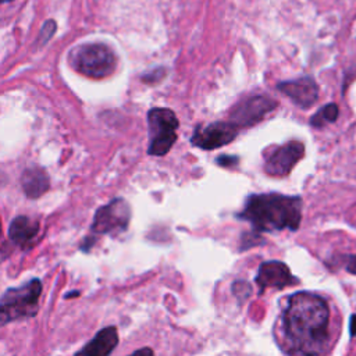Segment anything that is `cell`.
I'll use <instances>...</instances> for the list:
<instances>
[{"instance_id":"21","label":"cell","mask_w":356,"mask_h":356,"mask_svg":"<svg viewBox=\"0 0 356 356\" xmlns=\"http://www.w3.org/2000/svg\"><path fill=\"white\" fill-rule=\"evenodd\" d=\"M78 295H79V292H78V291H74V292H71V293H67L65 296H67V298H72V296H78Z\"/></svg>"},{"instance_id":"12","label":"cell","mask_w":356,"mask_h":356,"mask_svg":"<svg viewBox=\"0 0 356 356\" xmlns=\"http://www.w3.org/2000/svg\"><path fill=\"white\" fill-rule=\"evenodd\" d=\"M118 343V334L115 327H106L100 330L96 337L89 341L76 355H89V356H107L110 355Z\"/></svg>"},{"instance_id":"11","label":"cell","mask_w":356,"mask_h":356,"mask_svg":"<svg viewBox=\"0 0 356 356\" xmlns=\"http://www.w3.org/2000/svg\"><path fill=\"white\" fill-rule=\"evenodd\" d=\"M256 282L260 288V292H263L268 286L282 289L284 286L296 284L298 280L292 275L285 263L278 260H268L260 264Z\"/></svg>"},{"instance_id":"8","label":"cell","mask_w":356,"mask_h":356,"mask_svg":"<svg viewBox=\"0 0 356 356\" xmlns=\"http://www.w3.org/2000/svg\"><path fill=\"white\" fill-rule=\"evenodd\" d=\"M277 107V102L264 95H256L239 102L231 110V122L236 127H249L260 122Z\"/></svg>"},{"instance_id":"17","label":"cell","mask_w":356,"mask_h":356,"mask_svg":"<svg viewBox=\"0 0 356 356\" xmlns=\"http://www.w3.org/2000/svg\"><path fill=\"white\" fill-rule=\"evenodd\" d=\"M164 74H165L164 68H157V70H153V71L149 72V74H145V75L142 76V79H143L145 82H156V81H160V79L164 76Z\"/></svg>"},{"instance_id":"22","label":"cell","mask_w":356,"mask_h":356,"mask_svg":"<svg viewBox=\"0 0 356 356\" xmlns=\"http://www.w3.org/2000/svg\"><path fill=\"white\" fill-rule=\"evenodd\" d=\"M7 1H11V0H0V4H1V3H7Z\"/></svg>"},{"instance_id":"6","label":"cell","mask_w":356,"mask_h":356,"mask_svg":"<svg viewBox=\"0 0 356 356\" xmlns=\"http://www.w3.org/2000/svg\"><path fill=\"white\" fill-rule=\"evenodd\" d=\"M131 207L124 199L118 197L96 210L90 231L96 235H118L128 228Z\"/></svg>"},{"instance_id":"7","label":"cell","mask_w":356,"mask_h":356,"mask_svg":"<svg viewBox=\"0 0 356 356\" xmlns=\"http://www.w3.org/2000/svg\"><path fill=\"white\" fill-rule=\"evenodd\" d=\"M305 146L299 140H291L274 147L264 159V171L273 177H285L303 157Z\"/></svg>"},{"instance_id":"4","label":"cell","mask_w":356,"mask_h":356,"mask_svg":"<svg viewBox=\"0 0 356 356\" xmlns=\"http://www.w3.org/2000/svg\"><path fill=\"white\" fill-rule=\"evenodd\" d=\"M40 293L42 282L38 278L8 288L0 298V327L19 318L33 317L38 313Z\"/></svg>"},{"instance_id":"15","label":"cell","mask_w":356,"mask_h":356,"mask_svg":"<svg viewBox=\"0 0 356 356\" xmlns=\"http://www.w3.org/2000/svg\"><path fill=\"white\" fill-rule=\"evenodd\" d=\"M338 114H339V110H338V107H337L335 103L325 104V106H323L314 115H312L310 124H312L313 127L321 128V127H324V125L328 124V122H334V121L338 118Z\"/></svg>"},{"instance_id":"18","label":"cell","mask_w":356,"mask_h":356,"mask_svg":"<svg viewBox=\"0 0 356 356\" xmlns=\"http://www.w3.org/2000/svg\"><path fill=\"white\" fill-rule=\"evenodd\" d=\"M238 157L236 156H227V154H222L217 159V163L222 167H234L238 164Z\"/></svg>"},{"instance_id":"10","label":"cell","mask_w":356,"mask_h":356,"mask_svg":"<svg viewBox=\"0 0 356 356\" xmlns=\"http://www.w3.org/2000/svg\"><path fill=\"white\" fill-rule=\"evenodd\" d=\"M277 88L300 108L312 107L318 99V86L316 81L310 76L284 81V82H280Z\"/></svg>"},{"instance_id":"9","label":"cell","mask_w":356,"mask_h":356,"mask_svg":"<svg viewBox=\"0 0 356 356\" xmlns=\"http://www.w3.org/2000/svg\"><path fill=\"white\" fill-rule=\"evenodd\" d=\"M238 135V127L234 122H211L209 125H197L192 134L191 142L193 146L213 150L228 145Z\"/></svg>"},{"instance_id":"14","label":"cell","mask_w":356,"mask_h":356,"mask_svg":"<svg viewBox=\"0 0 356 356\" xmlns=\"http://www.w3.org/2000/svg\"><path fill=\"white\" fill-rule=\"evenodd\" d=\"M39 232V222L31 220L26 216H18L15 217L8 228V236L13 241V243L18 246L31 245L32 239Z\"/></svg>"},{"instance_id":"3","label":"cell","mask_w":356,"mask_h":356,"mask_svg":"<svg viewBox=\"0 0 356 356\" xmlns=\"http://www.w3.org/2000/svg\"><path fill=\"white\" fill-rule=\"evenodd\" d=\"M68 63L76 72L93 79H102L115 71L117 57L104 43H85L70 51Z\"/></svg>"},{"instance_id":"13","label":"cell","mask_w":356,"mask_h":356,"mask_svg":"<svg viewBox=\"0 0 356 356\" xmlns=\"http://www.w3.org/2000/svg\"><path fill=\"white\" fill-rule=\"evenodd\" d=\"M21 185L28 197L36 199L42 196L50 186L47 172L40 167H29L22 172Z\"/></svg>"},{"instance_id":"2","label":"cell","mask_w":356,"mask_h":356,"mask_svg":"<svg viewBox=\"0 0 356 356\" xmlns=\"http://www.w3.org/2000/svg\"><path fill=\"white\" fill-rule=\"evenodd\" d=\"M238 217L261 232L296 231L302 220V200L299 196L280 193L250 195Z\"/></svg>"},{"instance_id":"19","label":"cell","mask_w":356,"mask_h":356,"mask_svg":"<svg viewBox=\"0 0 356 356\" xmlns=\"http://www.w3.org/2000/svg\"><path fill=\"white\" fill-rule=\"evenodd\" d=\"M350 335L352 337H356V314H353L352 317H350Z\"/></svg>"},{"instance_id":"16","label":"cell","mask_w":356,"mask_h":356,"mask_svg":"<svg viewBox=\"0 0 356 356\" xmlns=\"http://www.w3.org/2000/svg\"><path fill=\"white\" fill-rule=\"evenodd\" d=\"M54 32H56V22H54L53 19H47V21L43 24V26H42V29H40V32H39L38 44H39V46L46 44V43L49 42V39L54 35Z\"/></svg>"},{"instance_id":"1","label":"cell","mask_w":356,"mask_h":356,"mask_svg":"<svg viewBox=\"0 0 356 356\" xmlns=\"http://www.w3.org/2000/svg\"><path fill=\"white\" fill-rule=\"evenodd\" d=\"M284 334L289 352L316 355L328 339L330 310L327 302L312 292H296L284 310Z\"/></svg>"},{"instance_id":"20","label":"cell","mask_w":356,"mask_h":356,"mask_svg":"<svg viewBox=\"0 0 356 356\" xmlns=\"http://www.w3.org/2000/svg\"><path fill=\"white\" fill-rule=\"evenodd\" d=\"M135 353H147V355H153V350H152V349H149V348H145V349H139V350H136Z\"/></svg>"},{"instance_id":"5","label":"cell","mask_w":356,"mask_h":356,"mask_svg":"<svg viewBox=\"0 0 356 356\" xmlns=\"http://www.w3.org/2000/svg\"><path fill=\"white\" fill-rule=\"evenodd\" d=\"M149 147L152 156H164L170 152L177 140L178 118L175 113L165 107H154L147 113Z\"/></svg>"}]
</instances>
